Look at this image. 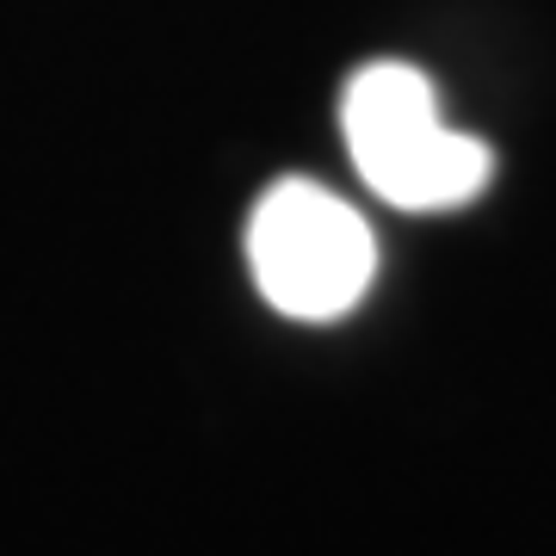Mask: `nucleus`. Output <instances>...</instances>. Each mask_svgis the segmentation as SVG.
Instances as JSON below:
<instances>
[{"mask_svg":"<svg viewBox=\"0 0 556 556\" xmlns=\"http://www.w3.org/2000/svg\"><path fill=\"white\" fill-rule=\"evenodd\" d=\"M340 130L358 179L396 211H457L495 174L489 142L439 118L433 80L408 62H371L346 80Z\"/></svg>","mask_w":556,"mask_h":556,"instance_id":"nucleus-1","label":"nucleus"},{"mask_svg":"<svg viewBox=\"0 0 556 556\" xmlns=\"http://www.w3.org/2000/svg\"><path fill=\"white\" fill-rule=\"evenodd\" d=\"M260 298L291 321H340L378 273L371 223L316 179H278L248 223Z\"/></svg>","mask_w":556,"mask_h":556,"instance_id":"nucleus-2","label":"nucleus"}]
</instances>
